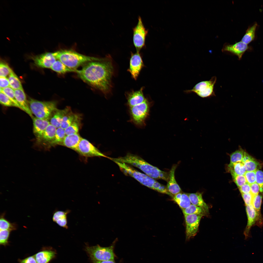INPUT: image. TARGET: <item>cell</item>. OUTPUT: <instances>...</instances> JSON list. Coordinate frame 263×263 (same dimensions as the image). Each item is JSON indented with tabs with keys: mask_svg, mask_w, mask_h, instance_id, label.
Returning a JSON list of instances; mask_svg holds the SVG:
<instances>
[{
	"mask_svg": "<svg viewBox=\"0 0 263 263\" xmlns=\"http://www.w3.org/2000/svg\"><path fill=\"white\" fill-rule=\"evenodd\" d=\"M113 72L112 59L108 55L85 64L76 72L84 82L106 95L111 90Z\"/></svg>",
	"mask_w": 263,
	"mask_h": 263,
	"instance_id": "1",
	"label": "cell"
},
{
	"mask_svg": "<svg viewBox=\"0 0 263 263\" xmlns=\"http://www.w3.org/2000/svg\"><path fill=\"white\" fill-rule=\"evenodd\" d=\"M109 158L114 162L124 163L138 168L146 174L155 179H163L167 182L168 180L169 173L160 170L137 155L128 153L123 157Z\"/></svg>",
	"mask_w": 263,
	"mask_h": 263,
	"instance_id": "2",
	"label": "cell"
},
{
	"mask_svg": "<svg viewBox=\"0 0 263 263\" xmlns=\"http://www.w3.org/2000/svg\"><path fill=\"white\" fill-rule=\"evenodd\" d=\"M114 162L125 175L133 178L141 184L150 189L161 193L171 195L168 192L167 187L155 179L137 171L129 164L117 162Z\"/></svg>",
	"mask_w": 263,
	"mask_h": 263,
	"instance_id": "3",
	"label": "cell"
},
{
	"mask_svg": "<svg viewBox=\"0 0 263 263\" xmlns=\"http://www.w3.org/2000/svg\"><path fill=\"white\" fill-rule=\"evenodd\" d=\"M53 54L56 60L68 67L75 70L82 65L97 60L99 58L84 55L71 49L61 50Z\"/></svg>",
	"mask_w": 263,
	"mask_h": 263,
	"instance_id": "4",
	"label": "cell"
},
{
	"mask_svg": "<svg viewBox=\"0 0 263 263\" xmlns=\"http://www.w3.org/2000/svg\"><path fill=\"white\" fill-rule=\"evenodd\" d=\"M28 101L32 113L38 118L49 121L57 109L56 103L55 101H41L32 98Z\"/></svg>",
	"mask_w": 263,
	"mask_h": 263,
	"instance_id": "5",
	"label": "cell"
},
{
	"mask_svg": "<svg viewBox=\"0 0 263 263\" xmlns=\"http://www.w3.org/2000/svg\"><path fill=\"white\" fill-rule=\"evenodd\" d=\"M86 250L92 260L99 261L114 260V255L113 246L102 247L99 245L88 246Z\"/></svg>",
	"mask_w": 263,
	"mask_h": 263,
	"instance_id": "6",
	"label": "cell"
},
{
	"mask_svg": "<svg viewBox=\"0 0 263 263\" xmlns=\"http://www.w3.org/2000/svg\"><path fill=\"white\" fill-rule=\"evenodd\" d=\"M149 107V103L146 99L141 103L130 107L131 121L137 126L142 125L148 115Z\"/></svg>",
	"mask_w": 263,
	"mask_h": 263,
	"instance_id": "7",
	"label": "cell"
},
{
	"mask_svg": "<svg viewBox=\"0 0 263 263\" xmlns=\"http://www.w3.org/2000/svg\"><path fill=\"white\" fill-rule=\"evenodd\" d=\"M216 80V76L212 77L209 80L200 82L196 84L189 92H193L200 97L205 98L215 96L214 86Z\"/></svg>",
	"mask_w": 263,
	"mask_h": 263,
	"instance_id": "8",
	"label": "cell"
},
{
	"mask_svg": "<svg viewBox=\"0 0 263 263\" xmlns=\"http://www.w3.org/2000/svg\"><path fill=\"white\" fill-rule=\"evenodd\" d=\"M137 23L133 28V41L137 52H139L145 45L148 31L145 28L140 16H139Z\"/></svg>",
	"mask_w": 263,
	"mask_h": 263,
	"instance_id": "9",
	"label": "cell"
},
{
	"mask_svg": "<svg viewBox=\"0 0 263 263\" xmlns=\"http://www.w3.org/2000/svg\"><path fill=\"white\" fill-rule=\"evenodd\" d=\"M86 157H101L109 158L87 140L82 138L75 151Z\"/></svg>",
	"mask_w": 263,
	"mask_h": 263,
	"instance_id": "10",
	"label": "cell"
},
{
	"mask_svg": "<svg viewBox=\"0 0 263 263\" xmlns=\"http://www.w3.org/2000/svg\"><path fill=\"white\" fill-rule=\"evenodd\" d=\"M184 216L186 224V239L188 240L196 235L200 220L203 216L195 214Z\"/></svg>",
	"mask_w": 263,
	"mask_h": 263,
	"instance_id": "11",
	"label": "cell"
},
{
	"mask_svg": "<svg viewBox=\"0 0 263 263\" xmlns=\"http://www.w3.org/2000/svg\"><path fill=\"white\" fill-rule=\"evenodd\" d=\"M144 65L139 52L131 53L130 65L128 71L133 78L136 80Z\"/></svg>",
	"mask_w": 263,
	"mask_h": 263,
	"instance_id": "12",
	"label": "cell"
},
{
	"mask_svg": "<svg viewBox=\"0 0 263 263\" xmlns=\"http://www.w3.org/2000/svg\"><path fill=\"white\" fill-rule=\"evenodd\" d=\"M246 210L247 217V223L244 234L245 239H247L250 236V231L252 226L256 221L261 223L262 221L256 211L252 204L246 206Z\"/></svg>",
	"mask_w": 263,
	"mask_h": 263,
	"instance_id": "13",
	"label": "cell"
},
{
	"mask_svg": "<svg viewBox=\"0 0 263 263\" xmlns=\"http://www.w3.org/2000/svg\"><path fill=\"white\" fill-rule=\"evenodd\" d=\"M36 65L42 68H50L56 60L53 53L46 52L33 57Z\"/></svg>",
	"mask_w": 263,
	"mask_h": 263,
	"instance_id": "14",
	"label": "cell"
},
{
	"mask_svg": "<svg viewBox=\"0 0 263 263\" xmlns=\"http://www.w3.org/2000/svg\"><path fill=\"white\" fill-rule=\"evenodd\" d=\"M33 123V133L37 141L40 143L44 132L50 124L49 121L33 117L32 118Z\"/></svg>",
	"mask_w": 263,
	"mask_h": 263,
	"instance_id": "15",
	"label": "cell"
},
{
	"mask_svg": "<svg viewBox=\"0 0 263 263\" xmlns=\"http://www.w3.org/2000/svg\"><path fill=\"white\" fill-rule=\"evenodd\" d=\"M248 48L247 44L241 41L233 44L224 45L222 48V51L228 52L235 55L240 60Z\"/></svg>",
	"mask_w": 263,
	"mask_h": 263,
	"instance_id": "16",
	"label": "cell"
},
{
	"mask_svg": "<svg viewBox=\"0 0 263 263\" xmlns=\"http://www.w3.org/2000/svg\"><path fill=\"white\" fill-rule=\"evenodd\" d=\"M56 255L54 251L49 248L44 247L34 255L37 263H49Z\"/></svg>",
	"mask_w": 263,
	"mask_h": 263,
	"instance_id": "17",
	"label": "cell"
},
{
	"mask_svg": "<svg viewBox=\"0 0 263 263\" xmlns=\"http://www.w3.org/2000/svg\"><path fill=\"white\" fill-rule=\"evenodd\" d=\"M177 165L173 166L169 173V179L167 188L168 192L174 195L181 192V190L177 183L175 177V172Z\"/></svg>",
	"mask_w": 263,
	"mask_h": 263,
	"instance_id": "18",
	"label": "cell"
},
{
	"mask_svg": "<svg viewBox=\"0 0 263 263\" xmlns=\"http://www.w3.org/2000/svg\"><path fill=\"white\" fill-rule=\"evenodd\" d=\"M143 88L136 91H132L126 94L127 104L130 107L144 102L146 99L143 92Z\"/></svg>",
	"mask_w": 263,
	"mask_h": 263,
	"instance_id": "19",
	"label": "cell"
},
{
	"mask_svg": "<svg viewBox=\"0 0 263 263\" xmlns=\"http://www.w3.org/2000/svg\"><path fill=\"white\" fill-rule=\"evenodd\" d=\"M14 91L16 99L22 110L32 118V114L30 110L28 101L23 88L14 90Z\"/></svg>",
	"mask_w": 263,
	"mask_h": 263,
	"instance_id": "20",
	"label": "cell"
},
{
	"mask_svg": "<svg viewBox=\"0 0 263 263\" xmlns=\"http://www.w3.org/2000/svg\"><path fill=\"white\" fill-rule=\"evenodd\" d=\"M71 210L67 209L65 211L56 210L53 213L52 220L59 226L67 229V215Z\"/></svg>",
	"mask_w": 263,
	"mask_h": 263,
	"instance_id": "21",
	"label": "cell"
},
{
	"mask_svg": "<svg viewBox=\"0 0 263 263\" xmlns=\"http://www.w3.org/2000/svg\"><path fill=\"white\" fill-rule=\"evenodd\" d=\"M57 128L50 124L47 127L43 134L40 143L44 147L51 146L55 137Z\"/></svg>",
	"mask_w": 263,
	"mask_h": 263,
	"instance_id": "22",
	"label": "cell"
},
{
	"mask_svg": "<svg viewBox=\"0 0 263 263\" xmlns=\"http://www.w3.org/2000/svg\"><path fill=\"white\" fill-rule=\"evenodd\" d=\"M82 138L78 133L66 135L61 145L75 151Z\"/></svg>",
	"mask_w": 263,
	"mask_h": 263,
	"instance_id": "23",
	"label": "cell"
},
{
	"mask_svg": "<svg viewBox=\"0 0 263 263\" xmlns=\"http://www.w3.org/2000/svg\"><path fill=\"white\" fill-rule=\"evenodd\" d=\"M70 109L69 107L62 110L57 109L53 113L50 119V124L57 128L60 127L63 117L70 111Z\"/></svg>",
	"mask_w": 263,
	"mask_h": 263,
	"instance_id": "24",
	"label": "cell"
},
{
	"mask_svg": "<svg viewBox=\"0 0 263 263\" xmlns=\"http://www.w3.org/2000/svg\"><path fill=\"white\" fill-rule=\"evenodd\" d=\"M173 199L182 209L187 207L191 204L187 193L180 192L173 195Z\"/></svg>",
	"mask_w": 263,
	"mask_h": 263,
	"instance_id": "25",
	"label": "cell"
},
{
	"mask_svg": "<svg viewBox=\"0 0 263 263\" xmlns=\"http://www.w3.org/2000/svg\"><path fill=\"white\" fill-rule=\"evenodd\" d=\"M187 194L192 204L202 208L208 211V207L203 200L201 193L197 192Z\"/></svg>",
	"mask_w": 263,
	"mask_h": 263,
	"instance_id": "26",
	"label": "cell"
},
{
	"mask_svg": "<svg viewBox=\"0 0 263 263\" xmlns=\"http://www.w3.org/2000/svg\"><path fill=\"white\" fill-rule=\"evenodd\" d=\"M50 68L56 73L61 74L70 72H76L77 70L73 69L68 67L58 60H56Z\"/></svg>",
	"mask_w": 263,
	"mask_h": 263,
	"instance_id": "27",
	"label": "cell"
},
{
	"mask_svg": "<svg viewBox=\"0 0 263 263\" xmlns=\"http://www.w3.org/2000/svg\"><path fill=\"white\" fill-rule=\"evenodd\" d=\"M182 209L184 215L195 214L204 216L208 212V211L202 208L192 204L187 207Z\"/></svg>",
	"mask_w": 263,
	"mask_h": 263,
	"instance_id": "28",
	"label": "cell"
},
{
	"mask_svg": "<svg viewBox=\"0 0 263 263\" xmlns=\"http://www.w3.org/2000/svg\"><path fill=\"white\" fill-rule=\"evenodd\" d=\"M5 213L0 215V230H8L11 231L17 229L18 225L15 223H11L5 217Z\"/></svg>",
	"mask_w": 263,
	"mask_h": 263,
	"instance_id": "29",
	"label": "cell"
},
{
	"mask_svg": "<svg viewBox=\"0 0 263 263\" xmlns=\"http://www.w3.org/2000/svg\"><path fill=\"white\" fill-rule=\"evenodd\" d=\"M80 118L78 115L70 111L63 117L60 127L65 129L75 120Z\"/></svg>",
	"mask_w": 263,
	"mask_h": 263,
	"instance_id": "30",
	"label": "cell"
},
{
	"mask_svg": "<svg viewBox=\"0 0 263 263\" xmlns=\"http://www.w3.org/2000/svg\"><path fill=\"white\" fill-rule=\"evenodd\" d=\"M228 167L232 175H244L246 171L244 164L242 162L235 163Z\"/></svg>",
	"mask_w": 263,
	"mask_h": 263,
	"instance_id": "31",
	"label": "cell"
},
{
	"mask_svg": "<svg viewBox=\"0 0 263 263\" xmlns=\"http://www.w3.org/2000/svg\"><path fill=\"white\" fill-rule=\"evenodd\" d=\"M8 79L10 87L14 90L23 88L20 81L12 70L9 75Z\"/></svg>",
	"mask_w": 263,
	"mask_h": 263,
	"instance_id": "32",
	"label": "cell"
},
{
	"mask_svg": "<svg viewBox=\"0 0 263 263\" xmlns=\"http://www.w3.org/2000/svg\"><path fill=\"white\" fill-rule=\"evenodd\" d=\"M245 151L241 148L236 150L230 155V161L228 167L232 166L234 164L238 162H242Z\"/></svg>",
	"mask_w": 263,
	"mask_h": 263,
	"instance_id": "33",
	"label": "cell"
},
{
	"mask_svg": "<svg viewBox=\"0 0 263 263\" xmlns=\"http://www.w3.org/2000/svg\"><path fill=\"white\" fill-rule=\"evenodd\" d=\"M66 135L64 129L60 127L57 128L51 146L57 145H61Z\"/></svg>",
	"mask_w": 263,
	"mask_h": 263,
	"instance_id": "34",
	"label": "cell"
},
{
	"mask_svg": "<svg viewBox=\"0 0 263 263\" xmlns=\"http://www.w3.org/2000/svg\"><path fill=\"white\" fill-rule=\"evenodd\" d=\"M257 26V24L255 23L248 29L242 38V41L247 44L254 39Z\"/></svg>",
	"mask_w": 263,
	"mask_h": 263,
	"instance_id": "35",
	"label": "cell"
},
{
	"mask_svg": "<svg viewBox=\"0 0 263 263\" xmlns=\"http://www.w3.org/2000/svg\"><path fill=\"white\" fill-rule=\"evenodd\" d=\"M243 163L246 171H256L259 166V163L252 157Z\"/></svg>",
	"mask_w": 263,
	"mask_h": 263,
	"instance_id": "36",
	"label": "cell"
},
{
	"mask_svg": "<svg viewBox=\"0 0 263 263\" xmlns=\"http://www.w3.org/2000/svg\"><path fill=\"white\" fill-rule=\"evenodd\" d=\"M80 118H78L65 129L66 135L78 133L80 126Z\"/></svg>",
	"mask_w": 263,
	"mask_h": 263,
	"instance_id": "37",
	"label": "cell"
},
{
	"mask_svg": "<svg viewBox=\"0 0 263 263\" xmlns=\"http://www.w3.org/2000/svg\"><path fill=\"white\" fill-rule=\"evenodd\" d=\"M0 92H2L6 95L17 105V107L22 110V109L17 101L15 94L14 90L10 87L2 89L0 88Z\"/></svg>",
	"mask_w": 263,
	"mask_h": 263,
	"instance_id": "38",
	"label": "cell"
},
{
	"mask_svg": "<svg viewBox=\"0 0 263 263\" xmlns=\"http://www.w3.org/2000/svg\"><path fill=\"white\" fill-rule=\"evenodd\" d=\"M262 196L258 195L254 197L252 204L257 212L259 217L261 218V208L262 204Z\"/></svg>",
	"mask_w": 263,
	"mask_h": 263,
	"instance_id": "39",
	"label": "cell"
},
{
	"mask_svg": "<svg viewBox=\"0 0 263 263\" xmlns=\"http://www.w3.org/2000/svg\"><path fill=\"white\" fill-rule=\"evenodd\" d=\"M11 232L8 230H0V245L6 246L9 245V240Z\"/></svg>",
	"mask_w": 263,
	"mask_h": 263,
	"instance_id": "40",
	"label": "cell"
},
{
	"mask_svg": "<svg viewBox=\"0 0 263 263\" xmlns=\"http://www.w3.org/2000/svg\"><path fill=\"white\" fill-rule=\"evenodd\" d=\"M0 103L2 105L8 107H16L17 105L6 95L2 92L0 93Z\"/></svg>",
	"mask_w": 263,
	"mask_h": 263,
	"instance_id": "41",
	"label": "cell"
},
{
	"mask_svg": "<svg viewBox=\"0 0 263 263\" xmlns=\"http://www.w3.org/2000/svg\"><path fill=\"white\" fill-rule=\"evenodd\" d=\"M12 69L6 63L2 61L0 62V77H6L9 75Z\"/></svg>",
	"mask_w": 263,
	"mask_h": 263,
	"instance_id": "42",
	"label": "cell"
},
{
	"mask_svg": "<svg viewBox=\"0 0 263 263\" xmlns=\"http://www.w3.org/2000/svg\"><path fill=\"white\" fill-rule=\"evenodd\" d=\"M256 182L260 187V191L263 194V171L258 169L256 171Z\"/></svg>",
	"mask_w": 263,
	"mask_h": 263,
	"instance_id": "43",
	"label": "cell"
},
{
	"mask_svg": "<svg viewBox=\"0 0 263 263\" xmlns=\"http://www.w3.org/2000/svg\"><path fill=\"white\" fill-rule=\"evenodd\" d=\"M232 176L234 181L238 188L247 183L244 175H233Z\"/></svg>",
	"mask_w": 263,
	"mask_h": 263,
	"instance_id": "44",
	"label": "cell"
},
{
	"mask_svg": "<svg viewBox=\"0 0 263 263\" xmlns=\"http://www.w3.org/2000/svg\"><path fill=\"white\" fill-rule=\"evenodd\" d=\"M256 171H246L244 176L247 183L251 185L256 182Z\"/></svg>",
	"mask_w": 263,
	"mask_h": 263,
	"instance_id": "45",
	"label": "cell"
},
{
	"mask_svg": "<svg viewBox=\"0 0 263 263\" xmlns=\"http://www.w3.org/2000/svg\"><path fill=\"white\" fill-rule=\"evenodd\" d=\"M246 206L252 204L254 196L250 192L246 194H241Z\"/></svg>",
	"mask_w": 263,
	"mask_h": 263,
	"instance_id": "46",
	"label": "cell"
},
{
	"mask_svg": "<svg viewBox=\"0 0 263 263\" xmlns=\"http://www.w3.org/2000/svg\"><path fill=\"white\" fill-rule=\"evenodd\" d=\"M18 261V263H37L34 255L24 259H19Z\"/></svg>",
	"mask_w": 263,
	"mask_h": 263,
	"instance_id": "47",
	"label": "cell"
},
{
	"mask_svg": "<svg viewBox=\"0 0 263 263\" xmlns=\"http://www.w3.org/2000/svg\"><path fill=\"white\" fill-rule=\"evenodd\" d=\"M250 188V193L254 196L259 194L260 192V187L256 182L251 185Z\"/></svg>",
	"mask_w": 263,
	"mask_h": 263,
	"instance_id": "48",
	"label": "cell"
},
{
	"mask_svg": "<svg viewBox=\"0 0 263 263\" xmlns=\"http://www.w3.org/2000/svg\"><path fill=\"white\" fill-rule=\"evenodd\" d=\"M238 188L241 194H246L250 192V185L247 183Z\"/></svg>",
	"mask_w": 263,
	"mask_h": 263,
	"instance_id": "49",
	"label": "cell"
},
{
	"mask_svg": "<svg viewBox=\"0 0 263 263\" xmlns=\"http://www.w3.org/2000/svg\"><path fill=\"white\" fill-rule=\"evenodd\" d=\"M0 88L3 89L8 87H10L9 80L6 77H0Z\"/></svg>",
	"mask_w": 263,
	"mask_h": 263,
	"instance_id": "50",
	"label": "cell"
},
{
	"mask_svg": "<svg viewBox=\"0 0 263 263\" xmlns=\"http://www.w3.org/2000/svg\"><path fill=\"white\" fill-rule=\"evenodd\" d=\"M93 263H115L114 260L99 261L92 260Z\"/></svg>",
	"mask_w": 263,
	"mask_h": 263,
	"instance_id": "51",
	"label": "cell"
}]
</instances>
